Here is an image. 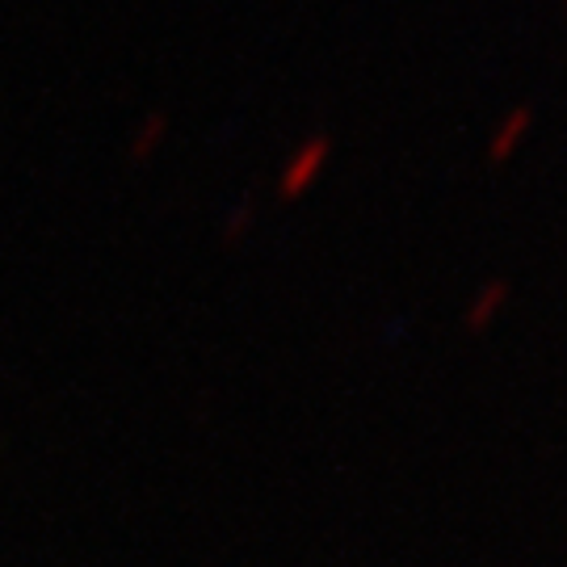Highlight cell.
<instances>
[{"instance_id": "obj_2", "label": "cell", "mask_w": 567, "mask_h": 567, "mask_svg": "<svg viewBox=\"0 0 567 567\" xmlns=\"http://www.w3.org/2000/svg\"><path fill=\"white\" fill-rule=\"evenodd\" d=\"M504 294H509V286L504 282H488L483 290H479V299L471 303V311H467V329H488V320L500 311V303H504Z\"/></svg>"}, {"instance_id": "obj_1", "label": "cell", "mask_w": 567, "mask_h": 567, "mask_svg": "<svg viewBox=\"0 0 567 567\" xmlns=\"http://www.w3.org/2000/svg\"><path fill=\"white\" fill-rule=\"evenodd\" d=\"M324 156H329V143H308V147H303V152H299V160H294V165H286V177H282V189H303L311 181V168L320 165V160H324Z\"/></svg>"}, {"instance_id": "obj_3", "label": "cell", "mask_w": 567, "mask_h": 567, "mask_svg": "<svg viewBox=\"0 0 567 567\" xmlns=\"http://www.w3.org/2000/svg\"><path fill=\"white\" fill-rule=\"evenodd\" d=\"M521 126H530V110H518V114H513V119H509V126H504V131H500L497 152H504V147H509V143H513V135H518Z\"/></svg>"}]
</instances>
